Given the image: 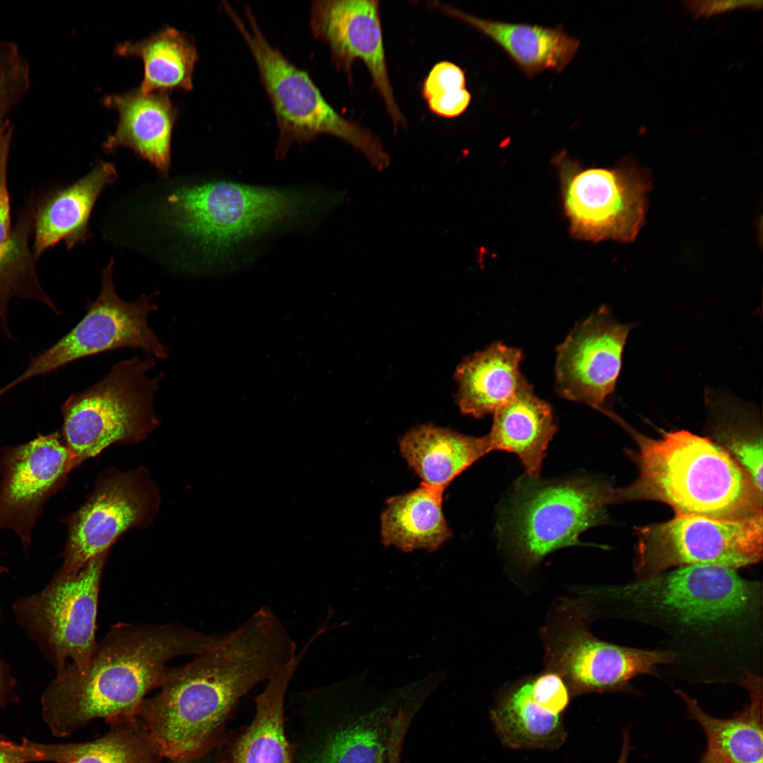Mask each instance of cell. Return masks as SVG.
I'll return each instance as SVG.
<instances>
[{
    "label": "cell",
    "instance_id": "6da1fadb",
    "mask_svg": "<svg viewBox=\"0 0 763 763\" xmlns=\"http://www.w3.org/2000/svg\"><path fill=\"white\" fill-rule=\"evenodd\" d=\"M621 618L665 636L670 666L690 681L737 682L761 675L762 586L735 569L687 565L627 584L596 589Z\"/></svg>",
    "mask_w": 763,
    "mask_h": 763
},
{
    "label": "cell",
    "instance_id": "7a4b0ae2",
    "mask_svg": "<svg viewBox=\"0 0 763 763\" xmlns=\"http://www.w3.org/2000/svg\"><path fill=\"white\" fill-rule=\"evenodd\" d=\"M297 655L280 618L261 607L185 665L168 668L159 692L138 716L164 758L195 757L213 749L238 701Z\"/></svg>",
    "mask_w": 763,
    "mask_h": 763
},
{
    "label": "cell",
    "instance_id": "3957f363",
    "mask_svg": "<svg viewBox=\"0 0 763 763\" xmlns=\"http://www.w3.org/2000/svg\"><path fill=\"white\" fill-rule=\"evenodd\" d=\"M221 636L175 622L117 623L97 643L83 671L68 664L56 672L41 697L43 719L54 736L65 738L95 719L138 716L170 660L202 653Z\"/></svg>",
    "mask_w": 763,
    "mask_h": 763
},
{
    "label": "cell",
    "instance_id": "277c9868",
    "mask_svg": "<svg viewBox=\"0 0 763 763\" xmlns=\"http://www.w3.org/2000/svg\"><path fill=\"white\" fill-rule=\"evenodd\" d=\"M632 436L628 451L637 478L613 490V503L651 500L669 505L675 515L735 520L762 511V492L726 449L686 430L658 438L618 422Z\"/></svg>",
    "mask_w": 763,
    "mask_h": 763
},
{
    "label": "cell",
    "instance_id": "5b68a950",
    "mask_svg": "<svg viewBox=\"0 0 763 763\" xmlns=\"http://www.w3.org/2000/svg\"><path fill=\"white\" fill-rule=\"evenodd\" d=\"M316 193L212 181L177 189L167 199L171 222L209 263L232 262L244 243L323 208Z\"/></svg>",
    "mask_w": 763,
    "mask_h": 763
},
{
    "label": "cell",
    "instance_id": "8992f818",
    "mask_svg": "<svg viewBox=\"0 0 763 763\" xmlns=\"http://www.w3.org/2000/svg\"><path fill=\"white\" fill-rule=\"evenodd\" d=\"M222 8L249 47L270 99L279 131L277 158H283L294 143L330 135L361 151L378 169L389 164L379 138L330 105L309 73L269 42L249 6L243 18L227 1H222Z\"/></svg>",
    "mask_w": 763,
    "mask_h": 763
},
{
    "label": "cell",
    "instance_id": "52a82bcc",
    "mask_svg": "<svg viewBox=\"0 0 763 763\" xmlns=\"http://www.w3.org/2000/svg\"><path fill=\"white\" fill-rule=\"evenodd\" d=\"M155 359L138 356L113 365L95 384L63 403V437L73 469L114 443L135 444L160 425L154 402L164 372Z\"/></svg>",
    "mask_w": 763,
    "mask_h": 763
},
{
    "label": "cell",
    "instance_id": "ba28073f",
    "mask_svg": "<svg viewBox=\"0 0 763 763\" xmlns=\"http://www.w3.org/2000/svg\"><path fill=\"white\" fill-rule=\"evenodd\" d=\"M612 493L588 478L548 481L527 475L514 487L499 531L515 557L535 565L552 551L581 544L582 532L604 524Z\"/></svg>",
    "mask_w": 763,
    "mask_h": 763
},
{
    "label": "cell",
    "instance_id": "9c48e42d",
    "mask_svg": "<svg viewBox=\"0 0 763 763\" xmlns=\"http://www.w3.org/2000/svg\"><path fill=\"white\" fill-rule=\"evenodd\" d=\"M107 555L76 572L60 569L44 588L13 605L18 623L56 672L68 664L83 671L97 648L98 596Z\"/></svg>",
    "mask_w": 763,
    "mask_h": 763
},
{
    "label": "cell",
    "instance_id": "30bf717a",
    "mask_svg": "<svg viewBox=\"0 0 763 763\" xmlns=\"http://www.w3.org/2000/svg\"><path fill=\"white\" fill-rule=\"evenodd\" d=\"M636 579L687 565L738 569L761 561L762 511L735 520L675 515L637 529Z\"/></svg>",
    "mask_w": 763,
    "mask_h": 763
},
{
    "label": "cell",
    "instance_id": "8fae6325",
    "mask_svg": "<svg viewBox=\"0 0 763 763\" xmlns=\"http://www.w3.org/2000/svg\"><path fill=\"white\" fill-rule=\"evenodd\" d=\"M112 258L102 271L100 290L89 301L85 314L54 344L33 357L27 369L0 389V397L20 383L47 374L83 357L120 348L140 350L155 359H165L168 349L148 324L149 315L158 307L154 295H143L134 302L122 299L116 292Z\"/></svg>",
    "mask_w": 763,
    "mask_h": 763
},
{
    "label": "cell",
    "instance_id": "7c38bea8",
    "mask_svg": "<svg viewBox=\"0 0 763 763\" xmlns=\"http://www.w3.org/2000/svg\"><path fill=\"white\" fill-rule=\"evenodd\" d=\"M565 214L572 233L589 241L632 242L644 222L650 181L632 160L613 169L584 168L558 155Z\"/></svg>",
    "mask_w": 763,
    "mask_h": 763
},
{
    "label": "cell",
    "instance_id": "4fadbf2b",
    "mask_svg": "<svg viewBox=\"0 0 763 763\" xmlns=\"http://www.w3.org/2000/svg\"><path fill=\"white\" fill-rule=\"evenodd\" d=\"M158 504L157 487L145 468L102 475L85 504L64 521L68 537L60 569L76 572L107 552L125 531L153 520Z\"/></svg>",
    "mask_w": 763,
    "mask_h": 763
},
{
    "label": "cell",
    "instance_id": "5bb4252c",
    "mask_svg": "<svg viewBox=\"0 0 763 763\" xmlns=\"http://www.w3.org/2000/svg\"><path fill=\"white\" fill-rule=\"evenodd\" d=\"M309 19L312 35L328 45L334 66L344 72L351 83L353 65L355 60L362 61L394 130L406 127V119L396 102L389 76L379 1H313Z\"/></svg>",
    "mask_w": 763,
    "mask_h": 763
},
{
    "label": "cell",
    "instance_id": "9a60e30c",
    "mask_svg": "<svg viewBox=\"0 0 763 763\" xmlns=\"http://www.w3.org/2000/svg\"><path fill=\"white\" fill-rule=\"evenodd\" d=\"M72 456L58 432L4 447L0 456V530L11 529L28 550L46 502L62 488Z\"/></svg>",
    "mask_w": 763,
    "mask_h": 763
},
{
    "label": "cell",
    "instance_id": "2e32d148",
    "mask_svg": "<svg viewBox=\"0 0 763 763\" xmlns=\"http://www.w3.org/2000/svg\"><path fill=\"white\" fill-rule=\"evenodd\" d=\"M632 326L617 321L605 306L578 323L557 348L559 395L605 413L604 403L615 391Z\"/></svg>",
    "mask_w": 763,
    "mask_h": 763
},
{
    "label": "cell",
    "instance_id": "e0dca14e",
    "mask_svg": "<svg viewBox=\"0 0 763 763\" xmlns=\"http://www.w3.org/2000/svg\"><path fill=\"white\" fill-rule=\"evenodd\" d=\"M557 649L556 661L575 692H632L631 681L641 675L658 676L675 655L663 649L619 646L574 630Z\"/></svg>",
    "mask_w": 763,
    "mask_h": 763
},
{
    "label": "cell",
    "instance_id": "ac0fdd59",
    "mask_svg": "<svg viewBox=\"0 0 763 763\" xmlns=\"http://www.w3.org/2000/svg\"><path fill=\"white\" fill-rule=\"evenodd\" d=\"M104 103L117 110L119 123L102 148L112 151L127 147L167 177L171 164L172 134L178 117L169 93H143L138 88L107 96Z\"/></svg>",
    "mask_w": 763,
    "mask_h": 763
},
{
    "label": "cell",
    "instance_id": "d6986e66",
    "mask_svg": "<svg viewBox=\"0 0 763 763\" xmlns=\"http://www.w3.org/2000/svg\"><path fill=\"white\" fill-rule=\"evenodd\" d=\"M117 177L114 165L100 161L86 175L52 191L34 208L32 250L36 261L61 241L71 249L89 239L88 223L94 205L103 189Z\"/></svg>",
    "mask_w": 763,
    "mask_h": 763
},
{
    "label": "cell",
    "instance_id": "ffe728a7",
    "mask_svg": "<svg viewBox=\"0 0 763 763\" xmlns=\"http://www.w3.org/2000/svg\"><path fill=\"white\" fill-rule=\"evenodd\" d=\"M485 35L499 46L518 66L532 76L546 69L562 71L573 59L579 41L560 25L511 23L478 18L446 4L435 5Z\"/></svg>",
    "mask_w": 763,
    "mask_h": 763
},
{
    "label": "cell",
    "instance_id": "44dd1931",
    "mask_svg": "<svg viewBox=\"0 0 763 763\" xmlns=\"http://www.w3.org/2000/svg\"><path fill=\"white\" fill-rule=\"evenodd\" d=\"M487 434L492 451L513 453L528 475L538 477L549 442L557 431L552 409L525 379L498 408Z\"/></svg>",
    "mask_w": 763,
    "mask_h": 763
},
{
    "label": "cell",
    "instance_id": "7402d4cb",
    "mask_svg": "<svg viewBox=\"0 0 763 763\" xmlns=\"http://www.w3.org/2000/svg\"><path fill=\"white\" fill-rule=\"evenodd\" d=\"M522 351L496 341L466 357L454 378L461 411L475 418L494 413L526 379L520 372Z\"/></svg>",
    "mask_w": 763,
    "mask_h": 763
},
{
    "label": "cell",
    "instance_id": "603a6c76",
    "mask_svg": "<svg viewBox=\"0 0 763 763\" xmlns=\"http://www.w3.org/2000/svg\"><path fill=\"white\" fill-rule=\"evenodd\" d=\"M399 450L411 469L426 485L444 490L467 468L492 451L486 435H466L432 424L408 431Z\"/></svg>",
    "mask_w": 763,
    "mask_h": 763
},
{
    "label": "cell",
    "instance_id": "cb8c5ba5",
    "mask_svg": "<svg viewBox=\"0 0 763 763\" xmlns=\"http://www.w3.org/2000/svg\"><path fill=\"white\" fill-rule=\"evenodd\" d=\"M312 641L278 670L255 697L252 723L231 748L227 763H292L284 728V702L290 681Z\"/></svg>",
    "mask_w": 763,
    "mask_h": 763
},
{
    "label": "cell",
    "instance_id": "d4e9b609",
    "mask_svg": "<svg viewBox=\"0 0 763 763\" xmlns=\"http://www.w3.org/2000/svg\"><path fill=\"white\" fill-rule=\"evenodd\" d=\"M564 712L541 693L533 679L505 695L491 711V719L504 746L555 748L565 740Z\"/></svg>",
    "mask_w": 763,
    "mask_h": 763
},
{
    "label": "cell",
    "instance_id": "484cf974",
    "mask_svg": "<svg viewBox=\"0 0 763 763\" xmlns=\"http://www.w3.org/2000/svg\"><path fill=\"white\" fill-rule=\"evenodd\" d=\"M750 695V702L739 713L728 719L718 718L704 711L696 699L681 690L675 693L684 702L689 718L704 730L706 752L731 763H762V680L761 675L749 673L740 683Z\"/></svg>",
    "mask_w": 763,
    "mask_h": 763
},
{
    "label": "cell",
    "instance_id": "4316f807",
    "mask_svg": "<svg viewBox=\"0 0 763 763\" xmlns=\"http://www.w3.org/2000/svg\"><path fill=\"white\" fill-rule=\"evenodd\" d=\"M444 490L421 483L389 498L381 514L382 543L405 552L434 551L452 536L442 509Z\"/></svg>",
    "mask_w": 763,
    "mask_h": 763
},
{
    "label": "cell",
    "instance_id": "83f0119b",
    "mask_svg": "<svg viewBox=\"0 0 763 763\" xmlns=\"http://www.w3.org/2000/svg\"><path fill=\"white\" fill-rule=\"evenodd\" d=\"M100 738L76 743L32 742L42 762L54 763H161L163 757L147 726L138 716L107 723Z\"/></svg>",
    "mask_w": 763,
    "mask_h": 763
},
{
    "label": "cell",
    "instance_id": "f1b7e54d",
    "mask_svg": "<svg viewBox=\"0 0 763 763\" xmlns=\"http://www.w3.org/2000/svg\"><path fill=\"white\" fill-rule=\"evenodd\" d=\"M115 52L142 59L144 74L139 90L143 93L193 88L199 54L194 41L175 28L166 27L141 41L119 44Z\"/></svg>",
    "mask_w": 763,
    "mask_h": 763
},
{
    "label": "cell",
    "instance_id": "f546056e",
    "mask_svg": "<svg viewBox=\"0 0 763 763\" xmlns=\"http://www.w3.org/2000/svg\"><path fill=\"white\" fill-rule=\"evenodd\" d=\"M23 209L11 235L0 246V324L6 331L8 303L13 298L35 300L57 312L40 283L37 261L29 247L34 207L30 203Z\"/></svg>",
    "mask_w": 763,
    "mask_h": 763
},
{
    "label": "cell",
    "instance_id": "4dcf8cb0",
    "mask_svg": "<svg viewBox=\"0 0 763 763\" xmlns=\"http://www.w3.org/2000/svg\"><path fill=\"white\" fill-rule=\"evenodd\" d=\"M385 747L377 726L357 722L332 731L304 751L301 763H383Z\"/></svg>",
    "mask_w": 763,
    "mask_h": 763
},
{
    "label": "cell",
    "instance_id": "1f68e13d",
    "mask_svg": "<svg viewBox=\"0 0 763 763\" xmlns=\"http://www.w3.org/2000/svg\"><path fill=\"white\" fill-rule=\"evenodd\" d=\"M30 84L28 58L15 42L0 39V136L11 124L10 115L28 93Z\"/></svg>",
    "mask_w": 763,
    "mask_h": 763
},
{
    "label": "cell",
    "instance_id": "d6a6232c",
    "mask_svg": "<svg viewBox=\"0 0 763 763\" xmlns=\"http://www.w3.org/2000/svg\"><path fill=\"white\" fill-rule=\"evenodd\" d=\"M726 451L744 468L762 492V439L761 436L736 432H723Z\"/></svg>",
    "mask_w": 763,
    "mask_h": 763
},
{
    "label": "cell",
    "instance_id": "836d02e7",
    "mask_svg": "<svg viewBox=\"0 0 763 763\" xmlns=\"http://www.w3.org/2000/svg\"><path fill=\"white\" fill-rule=\"evenodd\" d=\"M466 88L465 73L458 65L448 61L435 64L424 80L422 93L429 98L451 91Z\"/></svg>",
    "mask_w": 763,
    "mask_h": 763
},
{
    "label": "cell",
    "instance_id": "e575fe53",
    "mask_svg": "<svg viewBox=\"0 0 763 763\" xmlns=\"http://www.w3.org/2000/svg\"><path fill=\"white\" fill-rule=\"evenodd\" d=\"M471 100L470 92L463 88L432 97L427 100V102L430 110L434 114L454 118L465 112Z\"/></svg>",
    "mask_w": 763,
    "mask_h": 763
},
{
    "label": "cell",
    "instance_id": "d590c367",
    "mask_svg": "<svg viewBox=\"0 0 763 763\" xmlns=\"http://www.w3.org/2000/svg\"><path fill=\"white\" fill-rule=\"evenodd\" d=\"M685 6L697 18H709L739 9L759 10L762 1H688Z\"/></svg>",
    "mask_w": 763,
    "mask_h": 763
},
{
    "label": "cell",
    "instance_id": "8d00e7d4",
    "mask_svg": "<svg viewBox=\"0 0 763 763\" xmlns=\"http://www.w3.org/2000/svg\"><path fill=\"white\" fill-rule=\"evenodd\" d=\"M42 762L41 754L32 742L23 739L19 743L0 736V763H30Z\"/></svg>",
    "mask_w": 763,
    "mask_h": 763
},
{
    "label": "cell",
    "instance_id": "74e56055",
    "mask_svg": "<svg viewBox=\"0 0 763 763\" xmlns=\"http://www.w3.org/2000/svg\"><path fill=\"white\" fill-rule=\"evenodd\" d=\"M15 685L16 681L11 674L9 668L0 658V709L16 700L14 693Z\"/></svg>",
    "mask_w": 763,
    "mask_h": 763
},
{
    "label": "cell",
    "instance_id": "f35d334b",
    "mask_svg": "<svg viewBox=\"0 0 763 763\" xmlns=\"http://www.w3.org/2000/svg\"><path fill=\"white\" fill-rule=\"evenodd\" d=\"M13 136V128L11 124L0 136V169L3 161L9 157Z\"/></svg>",
    "mask_w": 763,
    "mask_h": 763
},
{
    "label": "cell",
    "instance_id": "ab89813d",
    "mask_svg": "<svg viewBox=\"0 0 763 763\" xmlns=\"http://www.w3.org/2000/svg\"><path fill=\"white\" fill-rule=\"evenodd\" d=\"M401 739L391 737L389 741V763H399Z\"/></svg>",
    "mask_w": 763,
    "mask_h": 763
},
{
    "label": "cell",
    "instance_id": "60d3db41",
    "mask_svg": "<svg viewBox=\"0 0 763 763\" xmlns=\"http://www.w3.org/2000/svg\"><path fill=\"white\" fill-rule=\"evenodd\" d=\"M632 750L629 740V727L623 731L622 744L617 763H627L629 752Z\"/></svg>",
    "mask_w": 763,
    "mask_h": 763
},
{
    "label": "cell",
    "instance_id": "b9f144b4",
    "mask_svg": "<svg viewBox=\"0 0 763 763\" xmlns=\"http://www.w3.org/2000/svg\"><path fill=\"white\" fill-rule=\"evenodd\" d=\"M211 751L189 759L172 760L170 763H216L215 759L211 755Z\"/></svg>",
    "mask_w": 763,
    "mask_h": 763
},
{
    "label": "cell",
    "instance_id": "7bdbcfd3",
    "mask_svg": "<svg viewBox=\"0 0 763 763\" xmlns=\"http://www.w3.org/2000/svg\"><path fill=\"white\" fill-rule=\"evenodd\" d=\"M699 763H731L727 759L707 752H705Z\"/></svg>",
    "mask_w": 763,
    "mask_h": 763
}]
</instances>
